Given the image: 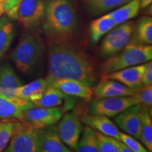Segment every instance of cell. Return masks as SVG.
Segmentation results:
<instances>
[{"label": "cell", "instance_id": "obj_1", "mask_svg": "<svg viewBox=\"0 0 152 152\" xmlns=\"http://www.w3.org/2000/svg\"><path fill=\"white\" fill-rule=\"evenodd\" d=\"M48 68L47 77L73 80L90 87L97 80L94 60L71 41L49 43Z\"/></svg>", "mask_w": 152, "mask_h": 152}, {"label": "cell", "instance_id": "obj_2", "mask_svg": "<svg viewBox=\"0 0 152 152\" xmlns=\"http://www.w3.org/2000/svg\"><path fill=\"white\" fill-rule=\"evenodd\" d=\"M77 23V14L71 0L47 1L43 30L49 43L71 41Z\"/></svg>", "mask_w": 152, "mask_h": 152}, {"label": "cell", "instance_id": "obj_3", "mask_svg": "<svg viewBox=\"0 0 152 152\" xmlns=\"http://www.w3.org/2000/svg\"><path fill=\"white\" fill-rule=\"evenodd\" d=\"M45 51V43L39 36L26 33L11 54V60L19 71L27 74L40 63Z\"/></svg>", "mask_w": 152, "mask_h": 152}, {"label": "cell", "instance_id": "obj_4", "mask_svg": "<svg viewBox=\"0 0 152 152\" xmlns=\"http://www.w3.org/2000/svg\"><path fill=\"white\" fill-rule=\"evenodd\" d=\"M151 58L152 47L151 45H137L127 44L122 50L110 56L102 64V74L144 64L151 61Z\"/></svg>", "mask_w": 152, "mask_h": 152}, {"label": "cell", "instance_id": "obj_5", "mask_svg": "<svg viewBox=\"0 0 152 152\" xmlns=\"http://www.w3.org/2000/svg\"><path fill=\"white\" fill-rule=\"evenodd\" d=\"M46 3V0H21L6 15L26 28H36L42 22Z\"/></svg>", "mask_w": 152, "mask_h": 152}, {"label": "cell", "instance_id": "obj_6", "mask_svg": "<svg viewBox=\"0 0 152 152\" xmlns=\"http://www.w3.org/2000/svg\"><path fill=\"white\" fill-rule=\"evenodd\" d=\"M14 128L7 152H39V129L20 119L14 120Z\"/></svg>", "mask_w": 152, "mask_h": 152}, {"label": "cell", "instance_id": "obj_7", "mask_svg": "<svg viewBox=\"0 0 152 152\" xmlns=\"http://www.w3.org/2000/svg\"><path fill=\"white\" fill-rule=\"evenodd\" d=\"M140 104L135 96H121L113 97L96 98L89 105V113L114 117L128 108Z\"/></svg>", "mask_w": 152, "mask_h": 152}, {"label": "cell", "instance_id": "obj_8", "mask_svg": "<svg viewBox=\"0 0 152 152\" xmlns=\"http://www.w3.org/2000/svg\"><path fill=\"white\" fill-rule=\"evenodd\" d=\"M134 28L132 22L126 21L117 25L108 32L101 45V56L107 58L122 50L130 40Z\"/></svg>", "mask_w": 152, "mask_h": 152}, {"label": "cell", "instance_id": "obj_9", "mask_svg": "<svg viewBox=\"0 0 152 152\" xmlns=\"http://www.w3.org/2000/svg\"><path fill=\"white\" fill-rule=\"evenodd\" d=\"M63 116V110L57 107H39L33 106L22 111V118L24 121L33 128L42 129L54 125Z\"/></svg>", "mask_w": 152, "mask_h": 152}, {"label": "cell", "instance_id": "obj_10", "mask_svg": "<svg viewBox=\"0 0 152 152\" xmlns=\"http://www.w3.org/2000/svg\"><path fill=\"white\" fill-rule=\"evenodd\" d=\"M57 130L62 142L71 149H75L83 130L80 115L76 111L65 114L60 119Z\"/></svg>", "mask_w": 152, "mask_h": 152}, {"label": "cell", "instance_id": "obj_11", "mask_svg": "<svg viewBox=\"0 0 152 152\" xmlns=\"http://www.w3.org/2000/svg\"><path fill=\"white\" fill-rule=\"evenodd\" d=\"M142 104L134 105L118 114L114 121L123 132L140 140L142 123Z\"/></svg>", "mask_w": 152, "mask_h": 152}, {"label": "cell", "instance_id": "obj_12", "mask_svg": "<svg viewBox=\"0 0 152 152\" xmlns=\"http://www.w3.org/2000/svg\"><path fill=\"white\" fill-rule=\"evenodd\" d=\"M145 68V63L130 66L111 73L102 74V79L113 80L119 82L132 90L139 91L144 87L142 75Z\"/></svg>", "mask_w": 152, "mask_h": 152}, {"label": "cell", "instance_id": "obj_13", "mask_svg": "<svg viewBox=\"0 0 152 152\" xmlns=\"http://www.w3.org/2000/svg\"><path fill=\"white\" fill-rule=\"evenodd\" d=\"M39 152H70V148L62 142L58 130L54 125L39 129Z\"/></svg>", "mask_w": 152, "mask_h": 152}, {"label": "cell", "instance_id": "obj_14", "mask_svg": "<svg viewBox=\"0 0 152 152\" xmlns=\"http://www.w3.org/2000/svg\"><path fill=\"white\" fill-rule=\"evenodd\" d=\"M46 80L48 85L57 87L66 95L77 96L87 101H90L94 95L92 87L87 86L86 85L77 80L47 77Z\"/></svg>", "mask_w": 152, "mask_h": 152}, {"label": "cell", "instance_id": "obj_15", "mask_svg": "<svg viewBox=\"0 0 152 152\" xmlns=\"http://www.w3.org/2000/svg\"><path fill=\"white\" fill-rule=\"evenodd\" d=\"M92 90L96 98L134 96L138 92L119 82L109 79H102Z\"/></svg>", "mask_w": 152, "mask_h": 152}, {"label": "cell", "instance_id": "obj_16", "mask_svg": "<svg viewBox=\"0 0 152 152\" xmlns=\"http://www.w3.org/2000/svg\"><path fill=\"white\" fill-rule=\"evenodd\" d=\"M80 118L82 123L93 129H96L97 132L119 140L120 131L115 123L110 121L108 117L84 113L81 115Z\"/></svg>", "mask_w": 152, "mask_h": 152}, {"label": "cell", "instance_id": "obj_17", "mask_svg": "<svg viewBox=\"0 0 152 152\" xmlns=\"http://www.w3.org/2000/svg\"><path fill=\"white\" fill-rule=\"evenodd\" d=\"M134 35L131 36L128 44L131 45H151L152 43V19L149 16H143L137 22L133 30Z\"/></svg>", "mask_w": 152, "mask_h": 152}, {"label": "cell", "instance_id": "obj_18", "mask_svg": "<svg viewBox=\"0 0 152 152\" xmlns=\"http://www.w3.org/2000/svg\"><path fill=\"white\" fill-rule=\"evenodd\" d=\"M47 86L48 83L46 78H39L18 87L16 93L20 97L34 103L42 97Z\"/></svg>", "mask_w": 152, "mask_h": 152}, {"label": "cell", "instance_id": "obj_19", "mask_svg": "<svg viewBox=\"0 0 152 152\" xmlns=\"http://www.w3.org/2000/svg\"><path fill=\"white\" fill-rule=\"evenodd\" d=\"M15 35L14 25L7 15L0 16V61L10 48Z\"/></svg>", "mask_w": 152, "mask_h": 152}, {"label": "cell", "instance_id": "obj_20", "mask_svg": "<svg viewBox=\"0 0 152 152\" xmlns=\"http://www.w3.org/2000/svg\"><path fill=\"white\" fill-rule=\"evenodd\" d=\"M117 26L109 14L103 15L99 18L92 20L90 25L91 40L96 44L108 32Z\"/></svg>", "mask_w": 152, "mask_h": 152}, {"label": "cell", "instance_id": "obj_21", "mask_svg": "<svg viewBox=\"0 0 152 152\" xmlns=\"http://www.w3.org/2000/svg\"><path fill=\"white\" fill-rule=\"evenodd\" d=\"M140 9V0H131L109 14L113 18L115 23L119 25L136 17Z\"/></svg>", "mask_w": 152, "mask_h": 152}, {"label": "cell", "instance_id": "obj_22", "mask_svg": "<svg viewBox=\"0 0 152 152\" xmlns=\"http://www.w3.org/2000/svg\"><path fill=\"white\" fill-rule=\"evenodd\" d=\"M131 0H83L85 7L92 15L103 14Z\"/></svg>", "mask_w": 152, "mask_h": 152}, {"label": "cell", "instance_id": "obj_23", "mask_svg": "<svg viewBox=\"0 0 152 152\" xmlns=\"http://www.w3.org/2000/svg\"><path fill=\"white\" fill-rule=\"evenodd\" d=\"M21 85V81L10 64L0 65V89L16 92V89Z\"/></svg>", "mask_w": 152, "mask_h": 152}, {"label": "cell", "instance_id": "obj_24", "mask_svg": "<svg viewBox=\"0 0 152 152\" xmlns=\"http://www.w3.org/2000/svg\"><path fill=\"white\" fill-rule=\"evenodd\" d=\"M67 95L57 87L48 85L40 99L34 102V105L39 107H57L61 105Z\"/></svg>", "mask_w": 152, "mask_h": 152}, {"label": "cell", "instance_id": "obj_25", "mask_svg": "<svg viewBox=\"0 0 152 152\" xmlns=\"http://www.w3.org/2000/svg\"><path fill=\"white\" fill-rule=\"evenodd\" d=\"M75 150L77 152H98L96 131L87 125L84 128L83 134L79 139L77 147Z\"/></svg>", "mask_w": 152, "mask_h": 152}, {"label": "cell", "instance_id": "obj_26", "mask_svg": "<svg viewBox=\"0 0 152 152\" xmlns=\"http://www.w3.org/2000/svg\"><path fill=\"white\" fill-rule=\"evenodd\" d=\"M142 123L140 140L145 146L147 151H152V122L149 109L142 105Z\"/></svg>", "mask_w": 152, "mask_h": 152}, {"label": "cell", "instance_id": "obj_27", "mask_svg": "<svg viewBox=\"0 0 152 152\" xmlns=\"http://www.w3.org/2000/svg\"><path fill=\"white\" fill-rule=\"evenodd\" d=\"M22 118V110L0 95V121H13Z\"/></svg>", "mask_w": 152, "mask_h": 152}, {"label": "cell", "instance_id": "obj_28", "mask_svg": "<svg viewBox=\"0 0 152 152\" xmlns=\"http://www.w3.org/2000/svg\"><path fill=\"white\" fill-rule=\"evenodd\" d=\"M97 138L98 148L99 152H119L117 144L115 143V138L106 135L96 131Z\"/></svg>", "mask_w": 152, "mask_h": 152}, {"label": "cell", "instance_id": "obj_29", "mask_svg": "<svg viewBox=\"0 0 152 152\" xmlns=\"http://www.w3.org/2000/svg\"><path fill=\"white\" fill-rule=\"evenodd\" d=\"M13 121H7L0 128V151L5 149L10 141L14 128Z\"/></svg>", "mask_w": 152, "mask_h": 152}, {"label": "cell", "instance_id": "obj_30", "mask_svg": "<svg viewBox=\"0 0 152 152\" xmlns=\"http://www.w3.org/2000/svg\"><path fill=\"white\" fill-rule=\"evenodd\" d=\"M119 140L123 142L132 152H147L148 151L142 144H140L135 138L130 134L120 132Z\"/></svg>", "mask_w": 152, "mask_h": 152}, {"label": "cell", "instance_id": "obj_31", "mask_svg": "<svg viewBox=\"0 0 152 152\" xmlns=\"http://www.w3.org/2000/svg\"><path fill=\"white\" fill-rule=\"evenodd\" d=\"M142 104L148 109H151L152 106V86L151 85L144 86L141 90L134 95Z\"/></svg>", "mask_w": 152, "mask_h": 152}, {"label": "cell", "instance_id": "obj_32", "mask_svg": "<svg viewBox=\"0 0 152 152\" xmlns=\"http://www.w3.org/2000/svg\"><path fill=\"white\" fill-rule=\"evenodd\" d=\"M142 83L144 86L152 84V62L145 63V68L142 75Z\"/></svg>", "mask_w": 152, "mask_h": 152}, {"label": "cell", "instance_id": "obj_33", "mask_svg": "<svg viewBox=\"0 0 152 152\" xmlns=\"http://www.w3.org/2000/svg\"><path fill=\"white\" fill-rule=\"evenodd\" d=\"M21 0H0V16L4 15Z\"/></svg>", "mask_w": 152, "mask_h": 152}, {"label": "cell", "instance_id": "obj_34", "mask_svg": "<svg viewBox=\"0 0 152 152\" xmlns=\"http://www.w3.org/2000/svg\"><path fill=\"white\" fill-rule=\"evenodd\" d=\"M115 143L117 144V147H118V149L119 150V152H132L124 143H123V142H121L120 140L115 139Z\"/></svg>", "mask_w": 152, "mask_h": 152}, {"label": "cell", "instance_id": "obj_35", "mask_svg": "<svg viewBox=\"0 0 152 152\" xmlns=\"http://www.w3.org/2000/svg\"><path fill=\"white\" fill-rule=\"evenodd\" d=\"M152 0H140V9H145L151 6Z\"/></svg>", "mask_w": 152, "mask_h": 152}, {"label": "cell", "instance_id": "obj_36", "mask_svg": "<svg viewBox=\"0 0 152 152\" xmlns=\"http://www.w3.org/2000/svg\"><path fill=\"white\" fill-rule=\"evenodd\" d=\"M6 121H0V128L3 126V125L4 124V123L6 122Z\"/></svg>", "mask_w": 152, "mask_h": 152}]
</instances>
